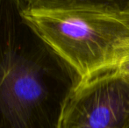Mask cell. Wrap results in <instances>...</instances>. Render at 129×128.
I'll use <instances>...</instances> for the list:
<instances>
[{
	"mask_svg": "<svg viewBox=\"0 0 129 128\" xmlns=\"http://www.w3.org/2000/svg\"><path fill=\"white\" fill-rule=\"evenodd\" d=\"M83 78L21 13L0 0V128H61Z\"/></svg>",
	"mask_w": 129,
	"mask_h": 128,
	"instance_id": "obj_1",
	"label": "cell"
},
{
	"mask_svg": "<svg viewBox=\"0 0 129 128\" xmlns=\"http://www.w3.org/2000/svg\"><path fill=\"white\" fill-rule=\"evenodd\" d=\"M19 2L27 22L83 79L129 56V1Z\"/></svg>",
	"mask_w": 129,
	"mask_h": 128,
	"instance_id": "obj_2",
	"label": "cell"
},
{
	"mask_svg": "<svg viewBox=\"0 0 129 128\" xmlns=\"http://www.w3.org/2000/svg\"><path fill=\"white\" fill-rule=\"evenodd\" d=\"M129 80L115 68L83 79L69 100L61 128H126Z\"/></svg>",
	"mask_w": 129,
	"mask_h": 128,
	"instance_id": "obj_3",
	"label": "cell"
},
{
	"mask_svg": "<svg viewBox=\"0 0 129 128\" xmlns=\"http://www.w3.org/2000/svg\"><path fill=\"white\" fill-rule=\"evenodd\" d=\"M115 69L122 75H129V56L125 59L122 62H120L119 66L115 68Z\"/></svg>",
	"mask_w": 129,
	"mask_h": 128,
	"instance_id": "obj_4",
	"label": "cell"
},
{
	"mask_svg": "<svg viewBox=\"0 0 129 128\" xmlns=\"http://www.w3.org/2000/svg\"><path fill=\"white\" fill-rule=\"evenodd\" d=\"M125 75V76H126V78H127L128 79V80H129V75Z\"/></svg>",
	"mask_w": 129,
	"mask_h": 128,
	"instance_id": "obj_5",
	"label": "cell"
},
{
	"mask_svg": "<svg viewBox=\"0 0 129 128\" xmlns=\"http://www.w3.org/2000/svg\"><path fill=\"white\" fill-rule=\"evenodd\" d=\"M126 128H129V125H128V126H127V127H126Z\"/></svg>",
	"mask_w": 129,
	"mask_h": 128,
	"instance_id": "obj_6",
	"label": "cell"
}]
</instances>
